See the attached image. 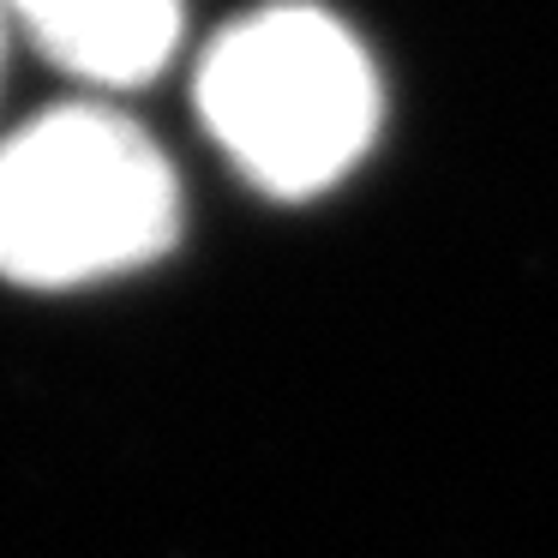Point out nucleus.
Instances as JSON below:
<instances>
[{
    "label": "nucleus",
    "instance_id": "f257e3e1",
    "mask_svg": "<svg viewBox=\"0 0 558 558\" xmlns=\"http://www.w3.org/2000/svg\"><path fill=\"white\" fill-rule=\"evenodd\" d=\"M181 234V181L121 109L66 102L0 145V277L85 289L162 258Z\"/></svg>",
    "mask_w": 558,
    "mask_h": 558
},
{
    "label": "nucleus",
    "instance_id": "20e7f679",
    "mask_svg": "<svg viewBox=\"0 0 558 558\" xmlns=\"http://www.w3.org/2000/svg\"><path fill=\"white\" fill-rule=\"evenodd\" d=\"M0 31H7V13H0Z\"/></svg>",
    "mask_w": 558,
    "mask_h": 558
},
{
    "label": "nucleus",
    "instance_id": "f03ea898",
    "mask_svg": "<svg viewBox=\"0 0 558 558\" xmlns=\"http://www.w3.org/2000/svg\"><path fill=\"white\" fill-rule=\"evenodd\" d=\"M198 121L270 198H318L373 150L385 121L373 54L313 0L234 19L198 61Z\"/></svg>",
    "mask_w": 558,
    "mask_h": 558
},
{
    "label": "nucleus",
    "instance_id": "7ed1b4c3",
    "mask_svg": "<svg viewBox=\"0 0 558 558\" xmlns=\"http://www.w3.org/2000/svg\"><path fill=\"white\" fill-rule=\"evenodd\" d=\"M43 61L97 90H138L181 43V0H0Z\"/></svg>",
    "mask_w": 558,
    "mask_h": 558
}]
</instances>
